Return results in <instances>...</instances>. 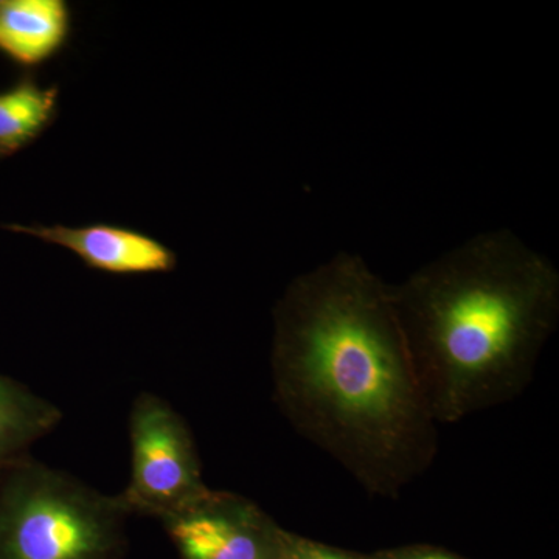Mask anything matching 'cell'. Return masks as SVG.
Returning <instances> with one entry per match:
<instances>
[{"label": "cell", "mask_w": 559, "mask_h": 559, "mask_svg": "<svg viewBox=\"0 0 559 559\" xmlns=\"http://www.w3.org/2000/svg\"><path fill=\"white\" fill-rule=\"evenodd\" d=\"M272 378L290 425L367 492L399 498L439 452L390 285L341 252L289 283L274 311Z\"/></svg>", "instance_id": "1"}, {"label": "cell", "mask_w": 559, "mask_h": 559, "mask_svg": "<svg viewBox=\"0 0 559 559\" xmlns=\"http://www.w3.org/2000/svg\"><path fill=\"white\" fill-rule=\"evenodd\" d=\"M412 366L437 425L510 403L557 326L559 274L513 231L476 235L390 285Z\"/></svg>", "instance_id": "2"}, {"label": "cell", "mask_w": 559, "mask_h": 559, "mask_svg": "<svg viewBox=\"0 0 559 559\" xmlns=\"http://www.w3.org/2000/svg\"><path fill=\"white\" fill-rule=\"evenodd\" d=\"M0 487V559H116L130 513L75 477L25 457Z\"/></svg>", "instance_id": "3"}, {"label": "cell", "mask_w": 559, "mask_h": 559, "mask_svg": "<svg viewBox=\"0 0 559 559\" xmlns=\"http://www.w3.org/2000/svg\"><path fill=\"white\" fill-rule=\"evenodd\" d=\"M130 439L131 477L119 495L130 516L164 521L209 492L189 426L167 401L140 393L130 414Z\"/></svg>", "instance_id": "4"}, {"label": "cell", "mask_w": 559, "mask_h": 559, "mask_svg": "<svg viewBox=\"0 0 559 559\" xmlns=\"http://www.w3.org/2000/svg\"><path fill=\"white\" fill-rule=\"evenodd\" d=\"M162 522L182 559H285L288 532L235 492L210 488Z\"/></svg>", "instance_id": "5"}, {"label": "cell", "mask_w": 559, "mask_h": 559, "mask_svg": "<svg viewBox=\"0 0 559 559\" xmlns=\"http://www.w3.org/2000/svg\"><path fill=\"white\" fill-rule=\"evenodd\" d=\"M7 229L69 250L91 270L108 274H165L178 264V257L168 246L130 227L10 224Z\"/></svg>", "instance_id": "6"}, {"label": "cell", "mask_w": 559, "mask_h": 559, "mask_svg": "<svg viewBox=\"0 0 559 559\" xmlns=\"http://www.w3.org/2000/svg\"><path fill=\"white\" fill-rule=\"evenodd\" d=\"M72 28L64 0H0V51L21 66L43 64L60 53Z\"/></svg>", "instance_id": "7"}, {"label": "cell", "mask_w": 559, "mask_h": 559, "mask_svg": "<svg viewBox=\"0 0 559 559\" xmlns=\"http://www.w3.org/2000/svg\"><path fill=\"white\" fill-rule=\"evenodd\" d=\"M61 412L55 404L0 377V468L24 457V452L57 428Z\"/></svg>", "instance_id": "8"}, {"label": "cell", "mask_w": 559, "mask_h": 559, "mask_svg": "<svg viewBox=\"0 0 559 559\" xmlns=\"http://www.w3.org/2000/svg\"><path fill=\"white\" fill-rule=\"evenodd\" d=\"M60 91L24 76L0 91V157L31 145L57 119Z\"/></svg>", "instance_id": "9"}, {"label": "cell", "mask_w": 559, "mask_h": 559, "mask_svg": "<svg viewBox=\"0 0 559 559\" xmlns=\"http://www.w3.org/2000/svg\"><path fill=\"white\" fill-rule=\"evenodd\" d=\"M285 559H378V555L366 557V555L334 549V547L301 538V536L288 532Z\"/></svg>", "instance_id": "10"}, {"label": "cell", "mask_w": 559, "mask_h": 559, "mask_svg": "<svg viewBox=\"0 0 559 559\" xmlns=\"http://www.w3.org/2000/svg\"><path fill=\"white\" fill-rule=\"evenodd\" d=\"M378 559H463L457 555L443 549L429 546H412L404 549L385 551L378 555Z\"/></svg>", "instance_id": "11"}]
</instances>
